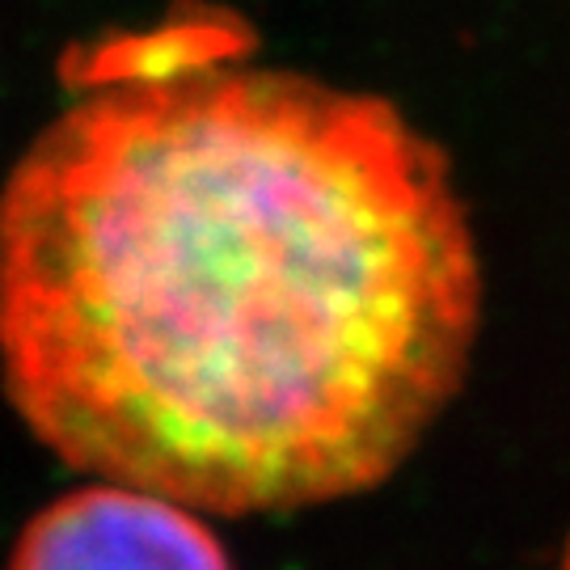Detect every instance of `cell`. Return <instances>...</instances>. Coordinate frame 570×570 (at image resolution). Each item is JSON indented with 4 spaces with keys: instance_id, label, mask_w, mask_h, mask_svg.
<instances>
[{
    "instance_id": "7a4b0ae2",
    "label": "cell",
    "mask_w": 570,
    "mask_h": 570,
    "mask_svg": "<svg viewBox=\"0 0 570 570\" xmlns=\"http://www.w3.org/2000/svg\"><path fill=\"white\" fill-rule=\"evenodd\" d=\"M9 570H233L195 511L131 487H85L42 508Z\"/></svg>"
},
{
    "instance_id": "3957f363",
    "label": "cell",
    "mask_w": 570,
    "mask_h": 570,
    "mask_svg": "<svg viewBox=\"0 0 570 570\" xmlns=\"http://www.w3.org/2000/svg\"><path fill=\"white\" fill-rule=\"evenodd\" d=\"M558 570H570V546L562 550V562H558Z\"/></svg>"
},
{
    "instance_id": "6da1fadb",
    "label": "cell",
    "mask_w": 570,
    "mask_h": 570,
    "mask_svg": "<svg viewBox=\"0 0 570 570\" xmlns=\"http://www.w3.org/2000/svg\"><path fill=\"white\" fill-rule=\"evenodd\" d=\"M482 271L440 148L372 94L106 85L0 195V372L60 461L186 511L372 490L461 389Z\"/></svg>"
}]
</instances>
